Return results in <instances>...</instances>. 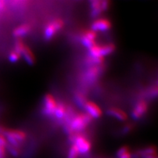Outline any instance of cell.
Wrapping results in <instances>:
<instances>
[{"label": "cell", "instance_id": "26", "mask_svg": "<svg viewBox=\"0 0 158 158\" xmlns=\"http://www.w3.org/2000/svg\"><path fill=\"white\" fill-rule=\"evenodd\" d=\"M101 5L102 11H106L110 7V2L108 0H103V1H101Z\"/></svg>", "mask_w": 158, "mask_h": 158}, {"label": "cell", "instance_id": "12", "mask_svg": "<svg viewBox=\"0 0 158 158\" xmlns=\"http://www.w3.org/2000/svg\"><path fill=\"white\" fill-rule=\"evenodd\" d=\"M102 69L99 65L92 66L89 68L86 73V78L88 81H94L97 79L102 73Z\"/></svg>", "mask_w": 158, "mask_h": 158}, {"label": "cell", "instance_id": "9", "mask_svg": "<svg viewBox=\"0 0 158 158\" xmlns=\"http://www.w3.org/2000/svg\"><path fill=\"white\" fill-rule=\"evenodd\" d=\"M84 108L86 111L87 114L90 115L92 118H98L102 115V111L96 103L93 102H87Z\"/></svg>", "mask_w": 158, "mask_h": 158}, {"label": "cell", "instance_id": "17", "mask_svg": "<svg viewBox=\"0 0 158 158\" xmlns=\"http://www.w3.org/2000/svg\"><path fill=\"white\" fill-rule=\"evenodd\" d=\"M103 61H104V57H92L89 56L86 59V63L92 66L100 65L103 63Z\"/></svg>", "mask_w": 158, "mask_h": 158}, {"label": "cell", "instance_id": "19", "mask_svg": "<svg viewBox=\"0 0 158 158\" xmlns=\"http://www.w3.org/2000/svg\"><path fill=\"white\" fill-rule=\"evenodd\" d=\"M75 100L77 104L81 107H84L85 103L88 102L86 96L81 92H78L76 94L75 96Z\"/></svg>", "mask_w": 158, "mask_h": 158}, {"label": "cell", "instance_id": "22", "mask_svg": "<svg viewBox=\"0 0 158 158\" xmlns=\"http://www.w3.org/2000/svg\"><path fill=\"white\" fill-rule=\"evenodd\" d=\"M79 152L75 144H72L69 151L67 158H78Z\"/></svg>", "mask_w": 158, "mask_h": 158}, {"label": "cell", "instance_id": "24", "mask_svg": "<svg viewBox=\"0 0 158 158\" xmlns=\"http://www.w3.org/2000/svg\"><path fill=\"white\" fill-rule=\"evenodd\" d=\"M128 151H129V148H128V146H122L117 150V152L116 153V156L117 158H118L122 154H123L124 153L128 152Z\"/></svg>", "mask_w": 158, "mask_h": 158}, {"label": "cell", "instance_id": "16", "mask_svg": "<svg viewBox=\"0 0 158 158\" xmlns=\"http://www.w3.org/2000/svg\"><path fill=\"white\" fill-rule=\"evenodd\" d=\"M115 44L112 43L107 44L105 45L100 46V53L102 57H104V56L110 55L111 53L114 52L115 50Z\"/></svg>", "mask_w": 158, "mask_h": 158}, {"label": "cell", "instance_id": "13", "mask_svg": "<svg viewBox=\"0 0 158 158\" xmlns=\"http://www.w3.org/2000/svg\"><path fill=\"white\" fill-rule=\"evenodd\" d=\"M21 56L23 57L24 61H25L28 65H33L36 62V57L34 53L28 46H25L23 51L21 53Z\"/></svg>", "mask_w": 158, "mask_h": 158}, {"label": "cell", "instance_id": "2", "mask_svg": "<svg viewBox=\"0 0 158 158\" xmlns=\"http://www.w3.org/2000/svg\"><path fill=\"white\" fill-rule=\"evenodd\" d=\"M69 141L73 144H75L77 148L79 154L86 156L90 153L92 144L88 138L81 135H77L75 133L70 135L69 136Z\"/></svg>", "mask_w": 158, "mask_h": 158}, {"label": "cell", "instance_id": "21", "mask_svg": "<svg viewBox=\"0 0 158 158\" xmlns=\"http://www.w3.org/2000/svg\"><path fill=\"white\" fill-rule=\"evenodd\" d=\"M21 55L20 53H19L17 52L15 50H13L9 54V60L10 62L11 63H17L20 58H21Z\"/></svg>", "mask_w": 158, "mask_h": 158}, {"label": "cell", "instance_id": "25", "mask_svg": "<svg viewBox=\"0 0 158 158\" xmlns=\"http://www.w3.org/2000/svg\"><path fill=\"white\" fill-rule=\"evenodd\" d=\"M132 129V125L131 124V123H127L126 124L124 127L122 129V133L123 135H126L127 133L131 132Z\"/></svg>", "mask_w": 158, "mask_h": 158}, {"label": "cell", "instance_id": "14", "mask_svg": "<svg viewBox=\"0 0 158 158\" xmlns=\"http://www.w3.org/2000/svg\"><path fill=\"white\" fill-rule=\"evenodd\" d=\"M91 15L92 17H96L103 12L102 9L101 1L100 0H93L90 2Z\"/></svg>", "mask_w": 158, "mask_h": 158}, {"label": "cell", "instance_id": "28", "mask_svg": "<svg viewBox=\"0 0 158 158\" xmlns=\"http://www.w3.org/2000/svg\"><path fill=\"white\" fill-rule=\"evenodd\" d=\"M7 143L8 142L7 140V138H6V136H3V135H0V145L6 148Z\"/></svg>", "mask_w": 158, "mask_h": 158}, {"label": "cell", "instance_id": "7", "mask_svg": "<svg viewBox=\"0 0 158 158\" xmlns=\"http://www.w3.org/2000/svg\"><path fill=\"white\" fill-rule=\"evenodd\" d=\"M111 28V23L106 18L95 20L91 25V30L94 32H106Z\"/></svg>", "mask_w": 158, "mask_h": 158}, {"label": "cell", "instance_id": "20", "mask_svg": "<svg viewBox=\"0 0 158 158\" xmlns=\"http://www.w3.org/2000/svg\"><path fill=\"white\" fill-rule=\"evenodd\" d=\"M89 50V56L92 57H102L100 53V46L95 44L94 46H93L90 48L88 49Z\"/></svg>", "mask_w": 158, "mask_h": 158}, {"label": "cell", "instance_id": "1", "mask_svg": "<svg viewBox=\"0 0 158 158\" xmlns=\"http://www.w3.org/2000/svg\"><path fill=\"white\" fill-rule=\"evenodd\" d=\"M92 121V118L87 113H79L74 116L69 125L66 126L65 131L70 135L77 132H81L88 127Z\"/></svg>", "mask_w": 158, "mask_h": 158}, {"label": "cell", "instance_id": "10", "mask_svg": "<svg viewBox=\"0 0 158 158\" xmlns=\"http://www.w3.org/2000/svg\"><path fill=\"white\" fill-rule=\"evenodd\" d=\"M31 31V24L24 23L22 24L21 25L18 26L13 31V35L14 37L17 38V39H21V38L26 36L30 31Z\"/></svg>", "mask_w": 158, "mask_h": 158}, {"label": "cell", "instance_id": "29", "mask_svg": "<svg viewBox=\"0 0 158 158\" xmlns=\"http://www.w3.org/2000/svg\"><path fill=\"white\" fill-rule=\"evenodd\" d=\"M118 158H132V154L130 151H128L122 154Z\"/></svg>", "mask_w": 158, "mask_h": 158}, {"label": "cell", "instance_id": "5", "mask_svg": "<svg viewBox=\"0 0 158 158\" xmlns=\"http://www.w3.org/2000/svg\"><path fill=\"white\" fill-rule=\"evenodd\" d=\"M44 107L43 113L47 116H52L54 115L57 103L54 98L50 94H46L44 97Z\"/></svg>", "mask_w": 158, "mask_h": 158}, {"label": "cell", "instance_id": "4", "mask_svg": "<svg viewBox=\"0 0 158 158\" xmlns=\"http://www.w3.org/2000/svg\"><path fill=\"white\" fill-rule=\"evenodd\" d=\"M64 22L61 19H56L49 23L44 30V38L48 41L52 40L58 31L63 28Z\"/></svg>", "mask_w": 158, "mask_h": 158}, {"label": "cell", "instance_id": "6", "mask_svg": "<svg viewBox=\"0 0 158 158\" xmlns=\"http://www.w3.org/2000/svg\"><path fill=\"white\" fill-rule=\"evenodd\" d=\"M148 110V104L145 100H140L138 102L135 107L133 109L131 116L133 119L138 120L144 116Z\"/></svg>", "mask_w": 158, "mask_h": 158}, {"label": "cell", "instance_id": "27", "mask_svg": "<svg viewBox=\"0 0 158 158\" xmlns=\"http://www.w3.org/2000/svg\"><path fill=\"white\" fill-rule=\"evenodd\" d=\"M7 150L6 148L0 145V158H6Z\"/></svg>", "mask_w": 158, "mask_h": 158}, {"label": "cell", "instance_id": "15", "mask_svg": "<svg viewBox=\"0 0 158 158\" xmlns=\"http://www.w3.org/2000/svg\"><path fill=\"white\" fill-rule=\"evenodd\" d=\"M67 113V109L66 106L64 105L63 103H57V105L55 113H54V115L56 116L57 118H63L65 117Z\"/></svg>", "mask_w": 158, "mask_h": 158}, {"label": "cell", "instance_id": "11", "mask_svg": "<svg viewBox=\"0 0 158 158\" xmlns=\"http://www.w3.org/2000/svg\"><path fill=\"white\" fill-rule=\"evenodd\" d=\"M107 114L121 121H125L127 119V113L121 109L117 107H111L108 109L107 111Z\"/></svg>", "mask_w": 158, "mask_h": 158}, {"label": "cell", "instance_id": "18", "mask_svg": "<svg viewBox=\"0 0 158 158\" xmlns=\"http://www.w3.org/2000/svg\"><path fill=\"white\" fill-rule=\"evenodd\" d=\"M6 150L13 156L15 157H19L20 156V154H21V148L11 145V144H9V143H7V144L6 146Z\"/></svg>", "mask_w": 158, "mask_h": 158}, {"label": "cell", "instance_id": "3", "mask_svg": "<svg viewBox=\"0 0 158 158\" xmlns=\"http://www.w3.org/2000/svg\"><path fill=\"white\" fill-rule=\"evenodd\" d=\"M3 135L6 136L9 144L21 148V143L27 138V134L24 131L18 129H10L5 128Z\"/></svg>", "mask_w": 158, "mask_h": 158}, {"label": "cell", "instance_id": "23", "mask_svg": "<svg viewBox=\"0 0 158 158\" xmlns=\"http://www.w3.org/2000/svg\"><path fill=\"white\" fill-rule=\"evenodd\" d=\"M25 44H24V42L21 40V39H17V41L15 42V49L16 52H17L19 53H20L21 55V53L23 51V49L25 47Z\"/></svg>", "mask_w": 158, "mask_h": 158}, {"label": "cell", "instance_id": "8", "mask_svg": "<svg viewBox=\"0 0 158 158\" xmlns=\"http://www.w3.org/2000/svg\"><path fill=\"white\" fill-rule=\"evenodd\" d=\"M97 33L92 30H88L83 32L81 38V41L82 45L89 49L96 44V39Z\"/></svg>", "mask_w": 158, "mask_h": 158}]
</instances>
